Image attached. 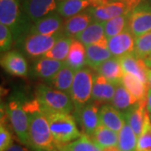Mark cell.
I'll return each mask as SVG.
<instances>
[{"label": "cell", "mask_w": 151, "mask_h": 151, "mask_svg": "<svg viewBox=\"0 0 151 151\" xmlns=\"http://www.w3.org/2000/svg\"><path fill=\"white\" fill-rule=\"evenodd\" d=\"M57 1L60 3V2H61V1H63V0H57Z\"/></svg>", "instance_id": "44"}, {"label": "cell", "mask_w": 151, "mask_h": 151, "mask_svg": "<svg viewBox=\"0 0 151 151\" xmlns=\"http://www.w3.org/2000/svg\"><path fill=\"white\" fill-rule=\"evenodd\" d=\"M35 99L45 112L71 113L75 109L70 95L52 86L40 84L35 90Z\"/></svg>", "instance_id": "4"}, {"label": "cell", "mask_w": 151, "mask_h": 151, "mask_svg": "<svg viewBox=\"0 0 151 151\" xmlns=\"http://www.w3.org/2000/svg\"><path fill=\"white\" fill-rule=\"evenodd\" d=\"M90 138L101 150L108 147L118 146L119 143V133L109 129L103 124H100L97 127Z\"/></svg>", "instance_id": "26"}, {"label": "cell", "mask_w": 151, "mask_h": 151, "mask_svg": "<svg viewBox=\"0 0 151 151\" xmlns=\"http://www.w3.org/2000/svg\"><path fill=\"white\" fill-rule=\"evenodd\" d=\"M55 148L60 151H101V149L86 134H81L79 139L64 145L56 146Z\"/></svg>", "instance_id": "31"}, {"label": "cell", "mask_w": 151, "mask_h": 151, "mask_svg": "<svg viewBox=\"0 0 151 151\" xmlns=\"http://www.w3.org/2000/svg\"><path fill=\"white\" fill-rule=\"evenodd\" d=\"M59 2L57 0H24L23 9L33 23L57 11Z\"/></svg>", "instance_id": "10"}, {"label": "cell", "mask_w": 151, "mask_h": 151, "mask_svg": "<svg viewBox=\"0 0 151 151\" xmlns=\"http://www.w3.org/2000/svg\"><path fill=\"white\" fill-rule=\"evenodd\" d=\"M135 37L129 29L108 39V48L114 57L121 58L134 51Z\"/></svg>", "instance_id": "12"}, {"label": "cell", "mask_w": 151, "mask_h": 151, "mask_svg": "<svg viewBox=\"0 0 151 151\" xmlns=\"http://www.w3.org/2000/svg\"><path fill=\"white\" fill-rule=\"evenodd\" d=\"M138 138L134 132L125 123L122 129L119 133V143L118 147L120 151H136Z\"/></svg>", "instance_id": "33"}, {"label": "cell", "mask_w": 151, "mask_h": 151, "mask_svg": "<svg viewBox=\"0 0 151 151\" xmlns=\"http://www.w3.org/2000/svg\"><path fill=\"white\" fill-rule=\"evenodd\" d=\"M150 119H151V116H150Z\"/></svg>", "instance_id": "48"}, {"label": "cell", "mask_w": 151, "mask_h": 151, "mask_svg": "<svg viewBox=\"0 0 151 151\" xmlns=\"http://www.w3.org/2000/svg\"><path fill=\"white\" fill-rule=\"evenodd\" d=\"M64 22L62 17L56 12L52 13L35 22L29 29V35H54L63 33Z\"/></svg>", "instance_id": "11"}, {"label": "cell", "mask_w": 151, "mask_h": 151, "mask_svg": "<svg viewBox=\"0 0 151 151\" xmlns=\"http://www.w3.org/2000/svg\"><path fill=\"white\" fill-rule=\"evenodd\" d=\"M147 85L149 89H151V69H149L147 72Z\"/></svg>", "instance_id": "40"}, {"label": "cell", "mask_w": 151, "mask_h": 151, "mask_svg": "<svg viewBox=\"0 0 151 151\" xmlns=\"http://www.w3.org/2000/svg\"><path fill=\"white\" fill-rule=\"evenodd\" d=\"M101 151H120L119 148L118 146H113V147H108L101 150Z\"/></svg>", "instance_id": "41"}, {"label": "cell", "mask_w": 151, "mask_h": 151, "mask_svg": "<svg viewBox=\"0 0 151 151\" xmlns=\"http://www.w3.org/2000/svg\"><path fill=\"white\" fill-rule=\"evenodd\" d=\"M150 5H151V1H150Z\"/></svg>", "instance_id": "46"}, {"label": "cell", "mask_w": 151, "mask_h": 151, "mask_svg": "<svg viewBox=\"0 0 151 151\" xmlns=\"http://www.w3.org/2000/svg\"><path fill=\"white\" fill-rule=\"evenodd\" d=\"M51 151H60V150H58L57 148H55L54 150H51Z\"/></svg>", "instance_id": "43"}, {"label": "cell", "mask_w": 151, "mask_h": 151, "mask_svg": "<svg viewBox=\"0 0 151 151\" xmlns=\"http://www.w3.org/2000/svg\"><path fill=\"white\" fill-rule=\"evenodd\" d=\"M140 4L141 0H113L105 5L90 7L86 10L95 22H105L129 14Z\"/></svg>", "instance_id": "7"}, {"label": "cell", "mask_w": 151, "mask_h": 151, "mask_svg": "<svg viewBox=\"0 0 151 151\" xmlns=\"http://www.w3.org/2000/svg\"><path fill=\"white\" fill-rule=\"evenodd\" d=\"M110 1H113V0H110Z\"/></svg>", "instance_id": "47"}, {"label": "cell", "mask_w": 151, "mask_h": 151, "mask_svg": "<svg viewBox=\"0 0 151 151\" xmlns=\"http://www.w3.org/2000/svg\"><path fill=\"white\" fill-rule=\"evenodd\" d=\"M145 61L146 65H147L148 67H151V55L150 57H148L146 60H145Z\"/></svg>", "instance_id": "42"}, {"label": "cell", "mask_w": 151, "mask_h": 151, "mask_svg": "<svg viewBox=\"0 0 151 151\" xmlns=\"http://www.w3.org/2000/svg\"><path fill=\"white\" fill-rule=\"evenodd\" d=\"M138 103L135 98L125 88L123 84H119L116 86V90L112 100V105L119 112L125 113L133 106H134Z\"/></svg>", "instance_id": "27"}, {"label": "cell", "mask_w": 151, "mask_h": 151, "mask_svg": "<svg viewBox=\"0 0 151 151\" xmlns=\"http://www.w3.org/2000/svg\"><path fill=\"white\" fill-rule=\"evenodd\" d=\"M147 111L148 113H150V115L151 116V89L148 90V94H147Z\"/></svg>", "instance_id": "39"}, {"label": "cell", "mask_w": 151, "mask_h": 151, "mask_svg": "<svg viewBox=\"0 0 151 151\" xmlns=\"http://www.w3.org/2000/svg\"><path fill=\"white\" fill-rule=\"evenodd\" d=\"M122 84L129 93L137 99L138 102L147 101L149 87L148 85L141 81L139 78L132 74L124 73L122 79Z\"/></svg>", "instance_id": "25"}, {"label": "cell", "mask_w": 151, "mask_h": 151, "mask_svg": "<svg viewBox=\"0 0 151 151\" xmlns=\"http://www.w3.org/2000/svg\"><path fill=\"white\" fill-rule=\"evenodd\" d=\"M1 65L12 76L24 77L28 75V63L24 56L17 50L5 52L1 58Z\"/></svg>", "instance_id": "13"}, {"label": "cell", "mask_w": 151, "mask_h": 151, "mask_svg": "<svg viewBox=\"0 0 151 151\" xmlns=\"http://www.w3.org/2000/svg\"><path fill=\"white\" fill-rule=\"evenodd\" d=\"M16 1H18V2H19V1H20V0H16Z\"/></svg>", "instance_id": "45"}, {"label": "cell", "mask_w": 151, "mask_h": 151, "mask_svg": "<svg viewBox=\"0 0 151 151\" xmlns=\"http://www.w3.org/2000/svg\"><path fill=\"white\" fill-rule=\"evenodd\" d=\"M116 90V86L110 83L103 76H95L92 88V102L97 106L108 104L113 100Z\"/></svg>", "instance_id": "17"}, {"label": "cell", "mask_w": 151, "mask_h": 151, "mask_svg": "<svg viewBox=\"0 0 151 151\" xmlns=\"http://www.w3.org/2000/svg\"><path fill=\"white\" fill-rule=\"evenodd\" d=\"M99 116L101 124L117 133H119L126 123L124 114L108 103L99 109Z\"/></svg>", "instance_id": "18"}, {"label": "cell", "mask_w": 151, "mask_h": 151, "mask_svg": "<svg viewBox=\"0 0 151 151\" xmlns=\"http://www.w3.org/2000/svg\"><path fill=\"white\" fill-rule=\"evenodd\" d=\"M129 29L135 38L151 31V5L141 3L130 13Z\"/></svg>", "instance_id": "9"}, {"label": "cell", "mask_w": 151, "mask_h": 151, "mask_svg": "<svg viewBox=\"0 0 151 151\" xmlns=\"http://www.w3.org/2000/svg\"><path fill=\"white\" fill-rule=\"evenodd\" d=\"M85 46L97 45L108 47V40L104 29V22H93L75 38Z\"/></svg>", "instance_id": "14"}, {"label": "cell", "mask_w": 151, "mask_h": 151, "mask_svg": "<svg viewBox=\"0 0 151 151\" xmlns=\"http://www.w3.org/2000/svg\"><path fill=\"white\" fill-rule=\"evenodd\" d=\"M136 151H151V119L150 113L147 115L144 130L138 139Z\"/></svg>", "instance_id": "35"}, {"label": "cell", "mask_w": 151, "mask_h": 151, "mask_svg": "<svg viewBox=\"0 0 151 151\" xmlns=\"http://www.w3.org/2000/svg\"><path fill=\"white\" fill-rule=\"evenodd\" d=\"M62 35L63 33L54 35H28L22 40V50L29 57H43Z\"/></svg>", "instance_id": "8"}, {"label": "cell", "mask_w": 151, "mask_h": 151, "mask_svg": "<svg viewBox=\"0 0 151 151\" xmlns=\"http://www.w3.org/2000/svg\"><path fill=\"white\" fill-rule=\"evenodd\" d=\"M44 113L48 119L55 147L69 144L81 136L74 117L70 113L58 112H45Z\"/></svg>", "instance_id": "2"}, {"label": "cell", "mask_w": 151, "mask_h": 151, "mask_svg": "<svg viewBox=\"0 0 151 151\" xmlns=\"http://www.w3.org/2000/svg\"><path fill=\"white\" fill-rule=\"evenodd\" d=\"M72 40V38L68 37L63 34L55 42L54 46L45 54V57L65 62L69 53Z\"/></svg>", "instance_id": "30"}, {"label": "cell", "mask_w": 151, "mask_h": 151, "mask_svg": "<svg viewBox=\"0 0 151 151\" xmlns=\"http://www.w3.org/2000/svg\"><path fill=\"white\" fill-rule=\"evenodd\" d=\"M64 65L65 62L63 61L43 56L35 61L33 65V71L36 76L50 82Z\"/></svg>", "instance_id": "19"}, {"label": "cell", "mask_w": 151, "mask_h": 151, "mask_svg": "<svg viewBox=\"0 0 151 151\" xmlns=\"http://www.w3.org/2000/svg\"><path fill=\"white\" fill-rule=\"evenodd\" d=\"M97 75L103 76L106 80L115 86L122 84V79L124 75L121 65L120 59L113 56L103 64L100 65L97 70Z\"/></svg>", "instance_id": "21"}, {"label": "cell", "mask_w": 151, "mask_h": 151, "mask_svg": "<svg viewBox=\"0 0 151 151\" xmlns=\"http://www.w3.org/2000/svg\"><path fill=\"white\" fill-rule=\"evenodd\" d=\"M13 145V138L4 124L0 125V151L8 150Z\"/></svg>", "instance_id": "37"}, {"label": "cell", "mask_w": 151, "mask_h": 151, "mask_svg": "<svg viewBox=\"0 0 151 151\" xmlns=\"http://www.w3.org/2000/svg\"><path fill=\"white\" fill-rule=\"evenodd\" d=\"M92 7L89 0H63L58 4L57 13L62 18L69 19Z\"/></svg>", "instance_id": "28"}, {"label": "cell", "mask_w": 151, "mask_h": 151, "mask_svg": "<svg viewBox=\"0 0 151 151\" xmlns=\"http://www.w3.org/2000/svg\"><path fill=\"white\" fill-rule=\"evenodd\" d=\"M146 105L147 101L138 102L129 110L124 113L126 123L129 125V127L134 132L138 139L144 130L146 118L149 114Z\"/></svg>", "instance_id": "16"}, {"label": "cell", "mask_w": 151, "mask_h": 151, "mask_svg": "<svg viewBox=\"0 0 151 151\" xmlns=\"http://www.w3.org/2000/svg\"><path fill=\"white\" fill-rule=\"evenodd\" d=\"M119 59L124 73L135 76L147 84V72L149 67L144 60L138 58L134 53L127 55Z\"/></svg>", "instance_id": "22"}, {"label": "cell", "mask_w": 151, "mask_h": 151, "mask_svg": "<svg viewBox=\"0 0 151 151\" xmlns=\"http://www.w3.org/2000/svg\"><path fill=\"white\" fill-rule=\"evenodd\" d=\"M94 79L95 75L89 68H83L75 73L70 96L74 103L76 113L80 112L92 100Z\"/></svg>", "instance_id": "5"}, {"label": "cell", "mask_w": 151, "mask_h": 151, "mask_svg": "<svg viewBox=\"0 0 151 151\" xmlns=\"http://www.w3.org/2000/svg\"><path fill=\"white\" fill-rule=\"evenodd\" d=\"M65 64L75 72L85 68L86 65V46L76 39H73L71 42Z\"/></svg>", "instance_id": "23"}, {"label": "cell", "mask_w": 151, "mask_h": 151, "mask_svg": "<svg viewBox=\"0 0 151 151\" xmlns=\"http://www.w3.org/2000/svg\"><path fill=\"white\" fill-rule=\"evenodd\" d=\"M134 54L139 59L146 60L151 55V31L135 38Z\"/></svg>", "instance_id": "34"}, {"label": "cell", "mask_w": 151, "mask_h": 151, "mask_svg": "<svg viewBox=\"0 0 151 151\" xmlns=\"http://www.w3.org/2000/svg\"><path fill=\"white\" fill-rule=\"evenodd\" d=\"M29 19H25L20 5L16 0H0V24L10 29L14 42L22 40L24 35H29L31 25Z\"/></svg>", "instance_id": "3"}, {"label": "cell", "mask_w": 151, "mask_h": 151, "mask_svg": "<svg viewBox=\"0 0 151 151\" xmlns=\"http://www.w3.org/2000/svg\"><path fill=\"white\" fill-rule=\"evenodd\" d=\"M86 65L93 70H97L100 65L108 59L113 57L108 47L97 45H91L86 46Z\"/></svg>", "instance_id": "24"}, {"label": "cell", "mask_w": 151, "mask_h": 151, "mask_svg": "<svg viewBox=\"0 0 151 151\" xmlns=\"http://www.w3.org/2000/svg\"><path fill=\"white\" fill-rule=\"evenodd\" d=\"M93 22L94 20L92 15L87 10L84 11L75 16L67 19L64 22L63 34L68 37L75 39Z\"/></svg>", "instance_id": "20"}, {"label": "cell", "mask_w": 151, "mask_h": 151, "mask_svg": "<svg viewBox=\"0 0 151 151\" xmlns=\"http://www.w3.org/2000/svg\"><path fill=\"white\" fill-rule=\"evenodd\" d=\"M129 14L130 13L121 16L115 17L108 21L104 22L105 34L108 40L113 36L118 35L125 29H129Z\"/></svg>", "instance_id": "32"}, {"label": "cell", "mask_w": 151, "mask_h": 151, "mask_svg": "<svg viewBox=\"0 0 151 151\" xmlns=\"http://www.w3.org/2000/svg\"><path fill=\"white\" fill-rule=\"evenodd\" d=\"M6 112L11 126L18 139L23 145L30 147L29 118L24 108V103H22L18 98L12 99L6 107Z\"/></svg>", "instance_id": "6"}, {"label": "cell", "mask_w": 151, "mask_h": 151, "mask_svg": "<svg viewBox=\"0 0 151 151\" xmlns=\"http://www.w3.org/2000/svg\"><path fill=\"white\" fill-rule=\"evenodd\" d=\"M14 35L9 28L0 24V50L1 53L8 52L14 42Z\"/></svg>", "instance_id": "36"}, {"label": "cell", "mask_w": 151, "mask_h": 151, "mask_svg": "<svg viewBox=\"0 0 151 151\" xmlns=\"http://www.w3.org/2000/svg\"><path fill=\"white\" fill-rule=\"evenodd\" d=\"M6 151H30V150H29L26 147L19 145H13L8 150Z\"/></svg>", "instance_id": "38"}, {"label": "cell", "mask_w": 151, "mask_h": 151, "mask_svg": "<svg viewBox=\"0 0 151 151\" xmlns=\"http://www.w3.org/2000/svg\"><path fill=\"white\" fill-rule=\"evenodd\" d=\"M29 118L30 148L34 151H51L55 148L54 138L50 129L48 119L35 98L24 103Z\"/></svg>", "instance_id": "1"}, {"label": "cell", "mask_w": 151, "mask_h": 151, "mask_svg": "<svg viewBox=\"0 0 151 151\" xmlns=\"http://www.w3.org/2000/svg\"><path fill=\"white\" fill-rule=\"evenodd\" d=\"M76 115L84 134L91 137L101 124L98 106L94 103H88L80 112L76 113Z\"/></svg>", "instance_id": "15"}, {"label": "cell", "mask_w": 151, "mask_h": 151, "mask_svg": "<svg viewBox=\"0 0 151 151\" xmlns=\"http://www.w3.org/2000/svg\"><path fill=\"white\" fill-rule=\"evenodd\" d=\"M75 73L74 70H71L65 64L56 76L51 80V86L56 90L65 92L68 95H70Z\"/></svg>", "instance_id": "29"}]
</instances>
